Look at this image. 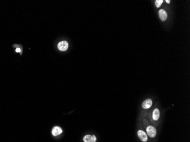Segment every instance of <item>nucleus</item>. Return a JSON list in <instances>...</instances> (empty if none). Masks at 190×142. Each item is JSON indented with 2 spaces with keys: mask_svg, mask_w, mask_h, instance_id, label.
<instances>
[{
  "mask_svg": "<svg viewBox=\"0 0 190 142\" xmlns=\"http://www.w3.org/2000/svg\"><path fill=\"white\" fill-rule=\"evenodd\" d=\"M97 139L95 135H86L83 138L84 142H96Z\"/></svg>",
  "mask_w": 190,
  "mask_h": 142,
  "instance_id": "20e7f679",
  "label": "nucleus"
},
{
  "mask_svg": "<svg viewBox=\"0 0 190 142\" xmlns=\"http://www.w3.org/2000/svg\"><path fill=\"white\" fill-rule=\"evenodd\" d=\"M160 117V112L158 109H155L153 113V118L154 121H157L159 119Z\"/></svg>",
  "mask_w": 190,
  "mask_h": 142,
  "instance_id": "6e6552de",
  "label": "nucleus"
},
{
  "mask_svg": "<svg viewBox=\"0 0 190 142\" xmlns=\"http://www.w3.org/2000/svg\"><path fill=\"white\" fill-rule=\"evenodd\" d=\"M152 104H153V102H152V100L147 99V100H145L144 102L142 103V106L143 108H144V109H149V108H150L151 106H152Z\"/></svg>",
  "mask_w": 190,
  "mask_h": 142,
  "instance_id": "423d86ee",
  "label": "nucleus"
},
{
  "mask_svg": "<svg viewBox=\"0 0 190 142\" xmlns=\"http://www.w3.org/2000/svg\"><path fill=\"white\" fill-rule=\"evenodd\" d=\"M146 132L147 135H149L150 138H155L156 135H157V129L153 126H149L146 128Z\"/></svg>",
  "mask_w": 190,
  "mask_h": 142,
  "instance_id": "f257e3e1",
  "label": "nucleus"
},
{
  "mask_svg": "<svg viewBox=\"0 0 190 142\" xmlns=\"http://www.w3.org/2000/svg\"><path fill=\"white\" fill-rule=\"evenodd\" d=\"M137 134H138V136L139 138L142 141L146 142L147 141V140H148L147 135V134H146V133L144 132V131L141 130H138L137 132Z\"/></svg>",
  "mask_w": 190,
  "mask_h": 142,
  "instance_id": "f03ea898",
  "label": "nucleus"
},
{
  "mask_svg": "<svg viewBox=\"0 0 190 142\" xmlns=\"http://www.w3.org/2000/svg\"><path fill=\"white\" fill-rule=\"evenodd\" d=\"M166 2H167V4H170V0H166Z\"/></svg>",
  "mask_w": 190,
  "mask_h": 142,
  "instance_id": "9b49d317",
  "label": "nucleus"
},
{
  "mask_svg": "<svg viewBox=\"0 0 190 142\" xmlns=\"http://www.w3.org/2000/svg\"><path fill=\"white\" fill-rule=\"evenodd\" d=\"M58 48L59 50L62 51H66L68 48V43L66 41H62V42L59 43Z\"/></svg>",
  "mask_w": 190,
  "mask_h": 142,
  "instance_id": "7ed1b4c3",
  "label": "nucleus"
},
{
  "mask_svg": "<svg viewBox=\"0 0 190 142\" xmlns=\"http://www.w3.org/2000/svg\"><path fill=\"white\" fill-rule=\"evenodd\" d=\"M163 1V0H156L155 1V6H157V7H159L162 4Z\"/></svg>",
  "mask_w": 190,
  "mask_h": 142,
  "instance_id": "1a4fd4ad",
  "label": "nucleus"
},
{
  "mask_svg": "<svg viewBox=\"0 0 190 142\" xmlns=\"http://www.w3.org/2000/svg\"><path fill=\"white\" fill-rule=\"evenodd\" d=\"M20 51H21V50H20V49H19V48H17V49H16V52H20Z\"/></svg>",
  "mask_w": 190,
  "mask_h": 142,
  "instance_id": "9d476101",
  "label": "nucleus"
},
{
  "mask_svg": "<svg viewBox=\"0 0 190 142\" xmlns=\"http://www.w3.org/2000/svg\"><path fill=\"white\" fill-rule=\"evenodd\" d=\"M62 133H63V130H62V129L59 127V126H55V127H54L53 130H52V134L54 136H58L59 135H60V134H61Z\"/></svg>",
  "mask_w": 190,
  "mask_h": 142,
  "instance_id": "0eeeda50",
  "label": "nucleus"
},
{
  "mask_svg": "<svg viewBox=\"0 0 190 142\" xmlns=\"http://www.w3.org/2000/svg\"><path fill=\"white\" fill-rule=\"evenodd\" d=\"M159 17L162 21H165L167 18V13L165 10L161 9L159 11Z\"/></svg>",
  "mask_w": 190,
  "mask_h": 142,
  "instance_id": "39448f33",
  "label": "nucleus"
}]
</instances>
